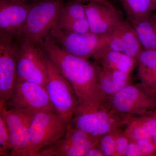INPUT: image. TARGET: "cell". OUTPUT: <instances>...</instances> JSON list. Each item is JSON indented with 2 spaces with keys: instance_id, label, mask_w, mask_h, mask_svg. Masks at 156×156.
I'll list each match as a JSON object with an SVG mask.
<instances>
[{
  "instance_id": "e0dca14e",
  "label": "cell",
  "mask_w": 156,
  "mask_h": 156,
  "mask_svg": "<svg viewBox=\"0 0 156 156\" xmlns=\"http://www.w3.org/2000/svg\"><path fill=\"white\" fill-rule=\"evenodd\" d=\"M125 131L131 140L153 139L156 133V117L151 114L131 116Z\"/></svg>"
},
{
  "instance_id": "83f0119b",
  "label": "cell",
  "mask_w": 156,
  "mask_h": 156,
  "mask_svg": "<svg viewBox=\"0 0 156 156\" xmlns=\"http://www.w3.org/2000/svg\"><path fill=\"white\" fill-rule=\"evenodd\" d=\"M126 156H141L136 141L130 140L126 151Z\"/></svg>"
},
{
  "instance_id": "d590c367",
  "label": "cell",
  "mask_w": 156,
  "mask_h": 156,
  "mask_svg": "<svg viewBox=\"0 0 156 156\" xmlns=\"http://www.w3.org/2000/svg\"><path fill=\"white\" fill-rule=\"evenodd\" d=\"M111 1H116V0H111Z\"/></svg>"
},
{
  "instance_id": "7c38bea8",
  "label": "cell",
  "mask_w": 156,
  "mask_h": 156,
  "mask_svg": "<svg viewBox=\"0 0 156 156\" xmlns=\"http://www.w3.org/2000/svg\"><path fill=\"white\" fill-rule=\"evenodd\" d=\"M32 5L26 0H0V34L19 38Z\"/></svg>"
},
{
  "instance_id": "2e32d148",
  "label": "cell",
  "mask_w": 156,
  "mask_h": 156,
  "mask_svg": "<svg viewBox=\"0 0 156 156\" xmlns=\"http://www.w3.org/2000/svg\"><path fill=\"white\" fill-rule=\"evenodd\" d=\"M95 63L108 69L115 70L131 74L137 60L119 51L105 49L93 58Z\"/></svg>"
},
{
  "instance_id": "1f68e13d",
  "label": "cell",
  "mask_w": 156,
  "mask_h": 156,
  "mask_svg": "<svg viewBox=\"0 0 156 156\" xmlns=\"http://www.w3.org/2000/svg\"><path fill=\"white\" fill-rule=\"evenodd\" d=\"M153 140L154 143L156 147V133L155 134L154 136L153 139Z\"/></svg>"
},
{
  "instance_id": "5bb4252c",
  "label": "cell",
  "mask_w": 156,
  "mask_h": 156,
  "mask_svg": "<svg viewBox=\"0 0 156 156\" xmlns=\"http://www.w3.org/2000/svg\"><path fill=\"white\" fill-rule=\"evenodd\" d=\"M101 138H94L79 144L65 134L52 145L39 151L36 156H85L91 148L99 143Z\"/></svg>"
},
{
  "instance_id": "ffe728a7",
  "label": "cell",
  "mask_w": 156,
  "mask_h": 156,
  "mask_svg": "<svg viewBox=\"0 0 156 156\" xmlns=\"http://www.w3.org/2000/svg\"><path fill=\"white\" fill-rule=\"evenodd\" d=\"M120 29L123 53L137 60L144 49L134 27L128 20H124L120 24Z\"/></svg>"
},
{
  "instance_id": "8992f818",
  "label": "cell",
  "mask_w": 156,
  "mask_h": 156,
  "mask_svg": "<svg viewBox=\"0 0 156 156\" xmlns=\"http://www.w3.org/2000/svg\"><path fill=\"white\" fill-rule=\"evenodd\" d=\"M68 123L55 111H41L33 115L30 123L29 156L52 145L63 137Z\"/></svg>"
},
{
  "instance_id": "d4e9b609",
  "label": "cell",
  "mask_w": 156,
  "mask_h": 156,
  "mask_svg": "<svg viewBox=\"0 0 156 156\" xmlns=\"http://www.w3.org/2000/svg\"><path fill=\"white\" fill-rule=\"evenodd\" d=\"M12 148L5 124L2 117L0 116V156H11Z\"/></svg>"
},
{
  "instance_id": "9a60e30c",
  "label": "cell",
  "mask_w": 156,
  "mask_h": 156,
  "mask_svg": "<svg viewBox=\"0 0 156 156\" xmlns=\"http://www.w3.org/2000/svg\"><path fill=\"white\" fill-rule=\"evenodd\" d=\"M94 63L101 89L105 98L114 95L124 87L132 83L131 74L105 68L95 62Z\"/></svg>"
},
{
  "instance_id": "e575fe53",
  "label": "cell",
  "mask_w": 156,
  "mask_h": 156,
  "mask_svg": "<svg viewBox=\"0 0 156 156\" xmlns=\"http://www.w3.org/2000/svg\"><path fill=\"white\" fill-rule=\"evenodd\" d=\"M153 89L156 92V85L154 87H153Z\"/></svg>"
},
{
  "instance_id": "cb8c5ba5",
  "label": "cell",
  "mask_w": 156,
  "mask_h": 156,
  "mask_svg": "<svg viewBox=\"0 0 156 156\" xmlns=\"http://www.w3.org/2000/svg\"><path fill=\"white\" fill-rule=\"evenodd\" d=\"M114 134L115 144V156H126L130 138L127 136L125 131H123L120 128L115 129Z\"/></svg>"
},
{
  "instance_id": "30bf717a",
  "label": "cell",
  "mask_w": 156,
  "mask_h": 156,
  "mask_svg": "<svg viewBox=\"0 0 156 156\" xmlns=\"http://www.w3.org/2000/svg\"><path fill=\"white\" fill-rule=\"evenodd\" d=\"M20 40L0 34V109L6 103L17 79V60Z\"/></svg>"
},
{
  "instance_id": "f1b7e54d",
  "label": "cell",
  "mask_w": 156,
  "mask_h": 156,
  "mask_svg": "<svg viewBox=\"0 0 156 156\" xmlns=\"http://www.w3.org/2000/svg\"><path fill=\"white\" fill-rule=\"evenodd\" d=\"M85 156H104L99 143L91 148L87 152Z\"/></svg>"
},
{
  "instance_id": "484cf974",
  "label": "cell",
  "mask_w": 156,
  "mask_h": 156,
  "mask_svg": "<svg viewBox=\"0 0 156 156\" xmlns=\"http://www.w3.org/2000/svg\"><path fill=\"white\" fill-rule=\"evenodd\" d=\"M114 130L105 134L101 138L99 144L104 156H115V144Z\"/></svg>"
},
{
  "instance_id": "d6986e66",
  "label": "cell",
  "mask_w": 156,
  "mask_h": 156,
  "mask_svg": "<svg viewBox=\"0 0 156 156\" xmlns=\"http://www.w3.org/2000/svg\"><path fill=\"white\" fill-rule=\"evenodd\" d=\"M137 76L141 83L153 88L156 85V51L143 50L137 59Z\"/></svg>"
},
{
  "instance_id": "6da1fadb",
  "label": "cell",
  "mask_w": 156,
  "mask_h": 156,
  "mask_svg": "<svg viewBox=\"0 0 156 156\" xmlns=\"http://www.w3.org/2000/svg\"><path fill=\"white\" fill-rule=\"evenodd\" d=\"M39 44L72 86L79 100L78 109L95 107L103 103L105 97L94 62L68 53L49 36Z\"/></svg>"
},
{
  "instance_id": "3957f363",
  "label": "cell",
  "mask_w": 156,
  "mask_h": 156,
  "mask_svg": "<svg viewBox=\"0 0 156 156\" xmlns=\"http://www.w3.org/2000/svg\"><path fill=\"white\" fill-rule=\"evenodd\" d=\"M62 0H38L32 3L19 39L40 44L58 25Z\"/></svg>"
},
{
  "instance_id": "9c48e42d",
  "label": "cell",
  "mask_w": 156,
  "mask_h": 156,
  "mask_svg": "<svg viewBox=\"0 0 156 156\" xmlns=\"http://www.w3.org/2000/svg\"><path fill=\"white\" fill-rule=\"evenodd\" d=\"M49 36L59 47L74 56L89 59L106 48V34L69 33L61 30L58 25L53 28Z\"/></svg>"
},
{
  "instance_id": "d6a6232c",
  "label": "cell",
  "mask_w": 156,
  "mask_h": 156,
  "mask_svg": "<svg viewBox=\"0 0 156 156\" xmlns=\"http://www.w3.org/2000/svg\"><path fill=\"white\" fill-rule=\"evenodd\" d=\"M26 1L29 2L33 3L34 2H36V1H38V0H26Z\"/></svg>"
},
{
  "instance_id": "f546056e",
  "label": "cell",
  "mask_w": 156,
  "mask_h": 156,
  "mask_svg": "<svg viewBox=\"0 0 156 156\" xmlns=\"http://www.w3.org/2000/svg\"><path fill=\"white\" fill-rule=\"evenodd\" d=\"M73 1L83 3V4H85L86 3L88 4V3H90L99 2L104 3V4L108 5H112L110 2L109 0H73Z\"/></svg>"
},
{
  "instance_id": "4316f807",
  "label": "cell",
  "mask_w": 156,
  "mask_h": 156,
  "mask_svg": "<svg viewBox=\"0 0 156 156\" xmlns=\"http://www.w3.org/2000/svg\"><path fill=\"white\" fill-rule=\"evenodd\" d=\"M141 156H156V147L153 139L136 140Z\"/></svg>"
},
{
  "instance_id": "7402d4cb",
  "label": "cell",
  "mask_w": 156,
  "mask_h": 156,
  "mask_svg": "<svg viewBox=\"0 0 156 156\" xmlns=\"http://www.w3.org/2000/svg\"><path fill=\"white\" fill-rule=\"evenodd\" d=\"M86 4L71 0L63 4L58 20H74L87 18Z\"/></svg>"
},
{
  "instance_id": "4fadbf2b",
  "label": "cell",
  "mask_w": 156,
  "mask_h": 156,
  "mask_svg": "<svg viewBox=\"0 0 156 156\" xmlns=\"http://www.w3.org/2000/svg\"><path fill=\"white\" fill-rule=\"evenodd\" d=\"M85 7L90 32L96 34L110 33L125 20L113 5L93 2L86 4Z\"/></svg>"
},
{
  "instance_id": "4dcf8cb0",
  "label": "cell",
  "mask_w": 156,
  "mask_h": 156,
  "mask_svg": "<svg viewBox=\"0 0 156 156\" xmlns=\"http://www.w3.org/2000/svg\"><path fill=\"white\" fill-rule=\"evenodd\" d=\"M151 4L153 11H156V0H151Z\"/></svg>"
},
{
  "instance_id": "277c9868",
  "label": "cell",
  "mask_w": 156,
  "mask_h": 156,
  "mask_svg": "<svg viewBox=\"0 0 156 156\" xmlns=\"http://www.w3.org/2000/svg\"><path fill=\"white\" fill-rule=\"evenodd\" d=\"M131 117L114 111L103 102L99 106L78 109L70 123L90 136L101 138L126 126Z\"/></svg>"
},
{
  "instance_id": "5b68a950",
  "label": "cell",
  "mask_w": 156,
  "mask_h": 156,
  "mask_svg": "<svg viewBox=\"0 0 156 156\" xmlns=\"http://www.w3.org/2000/svg\"><path fill=\"white\" fill-rule=\"evenodd\" d=\"M46 88L56 112L66 123L76 114L79 101L73 88L56 64L48 57Z\"/></svg>"
},
{
  "instance_id": "ba28073f",
  "label": "cell",
  "mask_w": 156,
  "mask_h": 156,
  "mask_svg": "<svg viewBox=\"0 0 156 156\" xmlns=\"http://www.w3.org/2000/svg\"><path fill=\"white\" fill-rule=\"evenodd\" d=\"M3 108L12 109L31 114L41 111L56 112L45 87L18 79Z\"/></svg>"
},
{
  "instance_id": "ac0fdd59",
  "label": "cell",
  "mask_w": 156,
  "mask_h": 156,
  "mask_svg": "<svg viewBox=\"0 0 156 156\" xmlns=\"http://www.w3.org/2000/svg\"><path fill=\"white\" fill-rule=\"evenodd\" d=\"M131 23L144 50L156 51V14L152 12Z\"/></svg>"
},
{
  "instance_id": "836d02e7",
  "label": "cell",
  "mask_w": 156,
  "mask_h": 156,
  "mask_svg": "<svg viewBox=\"0 0 156 156\" xmlns=\"http://www.w3.org/2000/svg\"><path fill=\"white\" fill-rule=\"evenodd\" d=\"M150 114L153 115H154L156 117V110H154V111L152 112Z\"/></svg>"
},
{
  "instance_id": "52a82bcc",
  "label": "cell",
  "mask_w": 156,
  "mask_h": 156,
  "mask_svg": "<svg viewBox=\"0 0 156 156\" xmlns=\"http://www.w3.org/2000/svg\"><path fill=\"white\" fill-rule=\"evenodd\" d=\"M20 40L17 79L46 87L48 76V56L40 44Z\"/></svg>"
},
{
  "instance_id": "7a4b0ae2",
  "label": "cell",
  "mask_w": 156,
  "mask_h": 156,
  "mask_svg": "<svg viewBox=\"0 0 156 156\" xmlns=\"http://www.w3.org/2000/svg\"><path fill=\"white\" fill-rule=\"evenodd\" d=\"M104 103L121 114L130 116L150 114L156 110V92L141 82L132 83L107 97Z\"/></svg>"
},
{
  "instance_id": "44dd1931",
  "label": "cell",
  "mask_w": 156,
  "mask_h": 156,
  "mask_svg": "<svg viewBox=\"0 0 156 156\" xmlns=\"http://www.w3.org/2000/svg\"><path fill=\"white\" fill-rule=\"evenodd\" d=\"M128 20L134 22L153 12L151 0H120Z\"/></svg>"
},
{
  "instance_id": "8fae6325",
  "label": "cell",
  "mask_w": 156,
  "mask_h": 156,
  "mask_svg": "<svg viewBox=\"0 0 156 156\" xmlns=\"http://www.w3.org/2000/svg\"><path fill=\"white\" fill-rule=\"evenodd\" d=\"M34 114L6 108L0 109L12 145V156H29V129Z\"/></svg>"
},
{
  "instance_id": "603a6c76",
  "label": "cell",
  "mask_w": 156,
  "mask_h": 156,
  "mask_svg": "<svg viewBox=\"0 0 156 156\" xmlns=\"http://www.w3.org/2000/svg\"><path fill=\"white\" fill-rule=\"evenodd\" d=\"M58 27L61 30L69 33L84 34L90 32L87 18L58 20Z\"/></svg>"
}]
</instances>
